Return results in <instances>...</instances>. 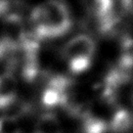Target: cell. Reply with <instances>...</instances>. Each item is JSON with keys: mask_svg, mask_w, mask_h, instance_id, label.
<instances>
[{"mask_svg": "<svg viewBox=\"0 0 133 133\" xmlns=\"http://www.w3.org/2000/svg\"><path fill=\"white\" fill-rule=\"evenodd\" d=\"M36 11L45 39L61 37L71 29V13L64 0H46Z\"/></svg>", "mask_w": 133, "mask_h": 133, "instance_id": "cell-1", "label": "cell"}, {"mask_svg": "<svg viewBox=\"0 0 133 133\" xmlns=\"http://www.w3.org/2000/svg\"><path fill=\"white\" fill-rule=\"evenodd\" d=\"M96 53V43L88 34H78L63 47V58L69 70L75 75L84 72L90 68Z\"/></svg>", "mask_w": 133, "mask_h": 133, "instance_id": "cell-2", "label": "cell"}, {"mask_svg": "<svg viewBox=\"0 0 133 133\" xmlns=\"http://www.w3.org/2000/svg\"><path fill=\"white\" fill-rule=\"evenodd\" d=\"M25 10L22 0H0V19L3 22L24 20Z\"/></svg>", "mask_w": 133, "mask_h": 133, "instance_id": "cell-3", "label": "cell"}, {"mask_svg": "<svg viewBox=\"0 0 133 133\" xmlns=\"http://www.w3.org/2000/svg\"><path fill=\"white\" fill-rule=\"evenodd\" d=\"M18 83L12 72L0 76V110L12 100L16 99Z\"/></svg>", "mask_w": 133, "mask_h": 133, "instance_id": "cell-4", "label": "cell"}, {"mask_svg": "<svg viewBox=\"0 0 133 133\" xmlns=\"http://www.w3.org/2000/svg\"><path fill=\"white\" fill-rule=\"evenodd\" d=\"M131 116L132 114L125 109L116 110L110 121V130L112 133H126L131 121Z\"/></svg>", "mask_w": 133, "mask_h": 133, "instance_id": "cell-5", "label": "cell"}, {"mask_svg": "<svg viewBox=\"0 0 133 133\" xmlns=\"http://www.w3.org/2000/svg\"><path fill=\"white\" fill-rule=\"evenodd\" d=\"M61 126L58 119L53 115H44L42 116L37 124H36V133H60Z\"/></svg>", "mask_w": 133, "mask_h": 133, "instance_id": "cell-6", "label": "cell"}]
</instances>
